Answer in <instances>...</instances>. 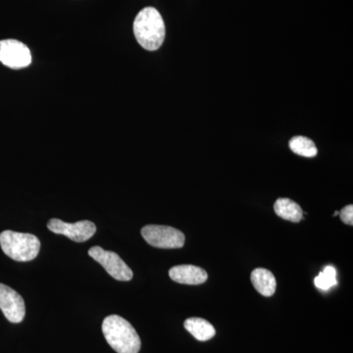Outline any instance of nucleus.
I'll list each match as a JSON object with an SVG mask.
<instances>
[{
    "instance_id": "nucleus-1",
    "label": "nucleus",
    "mask_w": 353,
    "mask_h": 353,
    "mask_svg": "<svg viewBox=\"0 0 353 353\" xmlns=\"http://www.w3.org/2000/svg\"><path fill=\"white\" fill-rule=\"evenodd\" d=\"M134 34L141 48L154 51L163 44L166 29L161 14L153 7H145L134 21Z\"/></svg>"
},
{
    "instance_id": "nucleus-2",
    "label": "nucleus",
    "mask_w": 353,
    "mask_h": 353,
    "mask_svg": "<svg viewBox=\"0 0 353 353\" xmlns=\"http://www.w3.org/2000/svg\"><path fill=\"white\" fill-rule=\"evenodd\" d=\"M102 333L117 353H139L141 341L134 327L118 315L108 316L102 323Z\"/></svg>"
},
{
    "instance_id": "nucleus-3",
    "label": "nucleus",
    "mask_w": 353,
    "mask_h": 353,
    "mask_svg": "<svg viewBox=\"0 0 353 353\" xmlns=\"http://www.w3.org/2000/svg\"><path fill=\"white\" fill-rule=\"evenodd\" d=\"M0 246L11 259L27 262L38 256L41 241L32 234L4 231L0 234Z\"/></svg>"
},
{
    "instance_id": "nucleus-4",
    "label": "nucleus",
    "mask_w": 353,
    "mask_h": 353,
    "mask_svg": "<svg viewBox=\"0 0 353 353\" xmlns=\"http://www.w3.org/2000/svg\"><path fill=\"white\" fill-rule=\"evenodd\" d=\"M141 236L153 248L173 250L185 245V234L173 227L148 225L141 229Z\"/></svg>"
},
{
    "instance_id": "nucleus-5",
    "label": "nucleus",
    "mask_w": 353,
    "mask_h": 353,
    "mask_svg": "<svg viewBox=\"0 0 353 353\" xmlns=\"http://www.w3.org/2000/svg\"><path fill=\"white\" fill-rule=\"evenodd\" d=\"M88 255L103 266L106 272L117 281L128 282L132 279L131 268L121 259L117 253L104 250L101 246H94L88 250Z\"/></svg>"
},
{
    "instance_id": "nucleus-6",
    "label": "nucleus",
    "mask_w": 353,
    "mask_h": 353,
    "mask_svg": "<svg viewBox=\"0 0 353 353\" xmlns=\"http://www.w3.org/2000/svg\"><path fill=\"white\" fill-rule=\"evenodd\" d=\"M0 62L11 69L26 68L32 63L31 50L16 39L0 41Z\"/></svg>"
},
{
    "instance_id": "nucleus-7",
    "label": "nucleus",
    "mask_w": 353,
    "mask_h": 353,
    "mask_svg": "<svg viewBox=\"0 0 353 353\" xmlns=\"http://www.w3.org/2000/svg\"><path fill=\"white\" fill-rule=\"evenodd\" d=\"M48 228L52 233L63 234L76 243H83V241L90 240L97 232V226L94 223L88 220L70 224V223L53 218L48 222Z\"/></svg>"
},
{
    "instance_id": "nucleus-8",
    "label": "nucleus",
    "mask_w": 353,
    "mask_h": 353,
    "mask_svg": "<svg viewBox=\"0 0 353 353\" xmlns=\"http://www.w3.org/2000/svg\"><path fill=\"white\" fill-rule=\"evenodd\" d=\"M0 309L9 322L21 323L24 320V299L16 290L3 284H0Z\"/></svg>"
},
{
    "instance_id": "nucleus-9",
    "label": "nucleus",
    "mask_w": 353,
    "mask_h": 353,
    "mask_svg": "<svg viewBox=\"0 0 353 353\" xmlns=\"http://www.w3.org/2000/svg\"><path fill=\"white\" fill-rule=\"evenodd\" d=\"M169 276L174 282L183 285H201L208 281V272L194 265H179L172 267Z\"/></svg>"
},
{
    "instance_id": "nucleus-10",
    "label": "nucleus",
    "mask_w": 353,
    "mask_h": 353,
    "mask_svg": "<svg viewBox=\"0 0 353 353\" xmlns=\"http://www.w3.org/2000/svg\"><path fill=\"white\" fill-rule=\"evenodd\" d=\"M250 280L255 290L263 296L270 297L275 294L277 281L271 271L264 268H257L252 271Z\"/></svg>"
},
{
    "instance_id": "nucleus-11",
    "label": "nucleus",
    "mask_w": 353,
    "mask_h": 353,
    "mask_svg": "<svg viewBox=\"0 0 353 353\" xmlns=\"http://www.w3.org/2000/svg\"><path fill=\"white\" fill-rule=\"evenodd\" d=\"M183 327L197 341H209L216 334L214 327L202 318H189L183 323Z\"/></svg>"
},
{
    "instance_id": "nucleus-12",
    "label": "nucleus",
    "mask_w": 353,
    "mask_h": 353,
    "mask_svg": "<svg viewBox=\"0 0 353 353\" xmlns=\"http://www.w3.org/2000/svg\"><path fill=\"white\" fill-rule=\"evenodd\" d=\"M274 210L279 217L290 222L299 223L303 218V209L290 199H279L274 204Z\"/></svg>"
},
{
    "instance_id": "nucleus-13",
    "label": "nucleus",
    "mask_w": 353,
    "mask_h": 353,
    "mask_svg": "<svg viewBox=\"0 0 353 353\" xmlns=\"http://www.w3.org/2000/svg\"><path fill=\"white\" fill-rule=\"evenodd\" d=\"M289 146L292 152L303 157H314L318 153L315 143L305 137H294L290 139Z\"/></svg>"
},
{
    "instance_id": "nucleus-14",
    "label": "nucleus",
    "mask_w": 353,
    "mask_h": 353,
    "mask_svg": "<svg viewBox=\"0 0 353 353\" xmlns=\"http://www.w3.org/2000/svg\"><path fill=\"white\" fill-rule=\"evenodd\" d=\"M336 269L333 266L325 267L324 271L315 278L316 287L320 290H327L336 285Z\"/></svg>"
},
{
    "instance_id": "nucleus-15",
    "label": "nucleus",
    "mask_w": 353,
    "mask_h": 353,
    "mask_svg": "<svg viewBox=\"0 0 353 353\" xmlns=\"http://www.w3.org/2000/svg\"><path fill=\"white\" fill-rule=\"evenodd\" d=\"M339 215H340L341 220L343 221L345 224L350 225L352 226L353 225V205L352 204H348V205L345 206L341 209V211H339Z\"/></svg>"
},
{
    "instance_id": "nucleus-16",
    "label": "nucleus",
    "mask_w": 353,
    "mask_h": 353,
    "mask_svg": "<svg viewBox=\"0 0 353 353\" xmlns=\"http://www.w3.org/2000/svg\"><path fill=\"white\" fill-rule=\"evenodd\" d=\"M339 215V211H336V213H334V216H338Z\"/></svg>"
}]
</instances>
